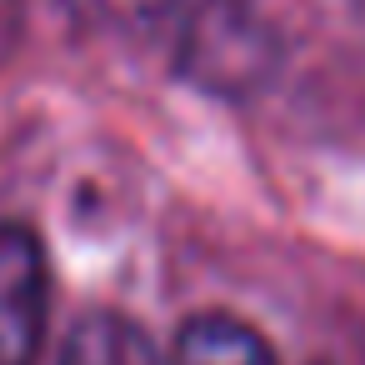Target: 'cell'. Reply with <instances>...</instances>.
<instances>
[{
  "label": "cell",
  "mask_w": 365,
  "mask_h": 365,
  "mask_svg": "<svg viewBox=\"0 0 365 365\" xmlns=\"http://www.w3.org/2000/svg\"><path fill=\"white\" fill-rule=\"evenodd\" d=\"M170 365H280L275 350L230 315H195L175 335Z\"/></svg>",
  "instance_id": "7a4b0ae2"
},
{
  "label": "cell",
  "mask_w": 365,
  "mask_h": 365,
  "mask_svg": "<svg viewBox=\"0 0 365 365\" xmlns=\"http://www.w3.org/2000/svg\"><path fill=\"white\" fill-rule=\"evenodd\" d=\"M46 250L26 225H0V365H36L46 340Z\"/></svg>",
  "instance_id": "6da1fadb"
},
{
  "label": "cell",
  "mask_w": 365,
  "mask_h": 365,
  "mask_svg": "<svg viewBox=\"0 0 365 365\" xmlns=\"http://www.w3.org/2000/svg\"><path fill=\"white\" fill-rule=\"evenodd\" d=\"M61 365H160V355L150 335L130 325L125 315H86L71 330Z\"/></svg>",
  "instance_id": "3957f363"
}]
</instances>
